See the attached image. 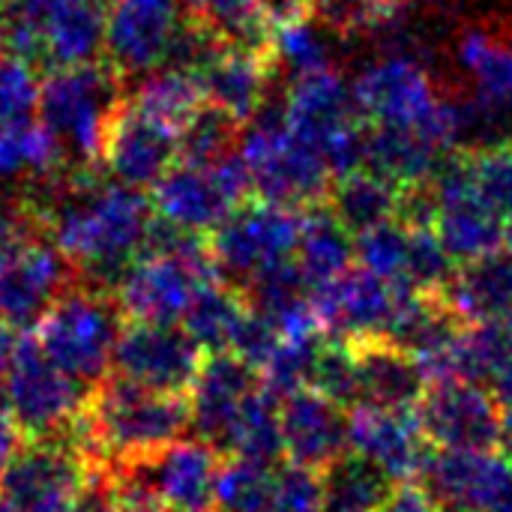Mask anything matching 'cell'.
Instances as JSON below:
<instances>
[{
    "label": "cell",
    "mask_w": 512,
    "mask_h": 512,
    "mask_svg": "<svg viewBox=\"0 0 512 512\" xmlns=\"http://www.w3.org/2000/svg\"><path fill=\"white\" fill-rule=\"evenodd\" d=\"M186 429V396L159 393L108 372L90 387L72 435L96 468H120L165 450Z\"/></svg>",
    "instance_id": "6da1fadb"
},
{
    "label": "cell",
    "mask_w": 512,
    "mask_h": 512,
    "mask_svg": "<svg viewBox=\"0 0 512 512\" xmlns=\"http://www.w3.org/2000/svg\"><path fill=\"white\" fill-rule=\"evenodd\" d=\"M129 81L111 60L51 69L39 78L36 114L60 147L66 171L102 165V147L117 105L126 99Z\"/></svg>",
    "instance_id": "7a4b0ae2"
},
{
    "label": "cell",
    "mask_w": 512,
    "mask_h": 512,
    "mask_svg": "<svg viewBox=\"0 0 512 512\" xmlns=\"http://www.w3.org/2000/svg\"><path fill=\"white\" fill-rule=\"evenodd\" d=\"M237 150L249 168L252 198L297 210L327 201L336 174L318 147L288 129L285 102L273 105L264 99L258 114L243 126Z\"/></svg>",
    "instance_id": "3957f363"
},
{
    "label": "cell",
    "mask_w": 512,
    "mask_h": 512,
    "mask_svg": "<svg viewBox=\"0 0 512 512\" xmlns=\"http://www.w3.org/2000/svg\"><path fill=\"white\" fill-rule=\"evenodd\" d=\"M123 324L126 315L117 291L75 282L39 318L33 336L63 372L93 387L111 372L114 345Z\"/></svg>",
    "instance_id": "277c9868"
},
{
    "label": "cell",
    "mask_w": 512,
    "mask_h": 512,
    "mask_svg": "<svg viewBox=\"0 0 512 512\" xmlns=\"http://www.w3.org/2000/svg\"><path fill=\"white\" fill-rule=\"evenodd\" d=\"M249 198L252 180L240 150L228 153L213 165L174 162L150 186L156 216L195 234L216 231Z\"/></svg>",
    "instance_id": "5b68a950"
},
{
    "label": "cell",
    "mask_w": 512,
    "mask_h": 512,
    "mask_svg": "<svg viewBox=\"0 0 512 512\" xmlns=\"http://www.w3.org/2000/svg\"><path fill=\"white\" fill-rule=\"evenodd\" d=\"M96 471L69 429L27 441L0 477V498L12 512H75Z\"/></svg>",
    "instance_id": "8992f818"
},
{
    "label": "cell",
    "mask_w": 512,
    "mask_h": 512,
    "mask_svg": "<svg viewBox=\"0 0 512 512\" xmlns=\"http://www.w3.org/2000/svg\"><path fill=\"white\" fill-rule=\"evenodd\" d=\"M3 396L27 441L54 438L75 426L90 384L63 372L36 342V336H18V348L3 381Z\"/></svg>",
    "instance_id": "52a82bcc"
},
{
    "label": "cell",
    "mask_w": 512,
    "mask_h": 512,
    "mask_svg": "<svg viewBox=\"0 0 512 512\" xmlns=\"http://www.w3.org/2000/svg\"><path fill=\"white\" fill-rule=\"evenodd\" d=\"M300 231L303 210L249 198L207 234V243L219 276L240 288L261 270L294 258Z\"/></svg>",
    "instance_id": "ba28073f"
},
{
    "label": "cell",
    "mask_w": 512,
    "mask_h": 512,
    "mask_svg": "<svg viewBox=\"0 0 512 512\" xmlns=\"http://www.w3.org/2000/svg\"><path fill=\"white\" fill-rule=\"evenodd\" d=\"M75 282L78 270L48 234L6 246L0 249V318L15 330H30Z\"/></svg>",
    "instance_id": "9c48e42d"
},
{
    "label": "cell",
    "mask_w": 512,
    "mask_h": 512,
    "mask_svg": "<svg viewBox=\"0 0 512 512\" xmlns=\"http://www.w3.org/2000/svg\"><path fill=\"white\" fill-rule=\"evenodd\" d=\"M414 414L435 450H495L501 441L498 396L465 378L432 381Z\"/></svg>",
    "instance_id": "30bf717a"
},
{
    "label": "cell",
    "mask_w": 512,
    "mask_h": 512,
    "mask_svg": "<svg viewBox=\"0 0 512 512\" xmlns=\"http://www.w3.org/2000/svg\"><path fill=\"white\" fill-rule=\"evenodd\" d=\"M201 363L204 351L183 327L126 321L114 345L111 372L159 393L186 396Z\"/></svg>",
    "instance_id": "8fae6325"
},
{
    "label": "cell",
    "mask_w": 512,
    "mask_h": 512,
    "mask_svg": "<svg viewBox=\"0 0 512 512\" xmlns=\"http://www.w3.org/2000/svg\"><path fill=\"white\" fill-rule=\"evenodd\" d=\"M189 0H111L105 21V60L132 81L165 63Z\"/></svg>",
    "instance_id": "7c38bea8"
},
{
    "label": "cell",
    "mask_w": 512,
    "mask_h": 512,
    "mask_svg": "<svg viewBox=\"0 0 512 512\" xmlns=\"http://www.w3.org/2000/svg\"><path fill=\"white\" fill-rule=\"evenodd\" d=\"M399 306V282L381 279L366 267H351L342 276L312 288L318 327L336 339L384 336Z\"/></svg>",
    "instance_id": "4fadbf2b"
},
{
    "label": "cell",
    "mask_w": 512,
    "mask_h": 512,
    "mask_svg": "<svg viewBox=\"0 0 512 512\" xmlns=\"http://www.w3.org/2000/svg\"><path fill=\"white\" fill-rule=\"evenodd\" d=\"M441 507L489 512L512 498V462L492 450H429L417 480Z\"/></svg>",
    "instance_id": "5bb4252c"
},
{
    "label": "cell",
    "mask_w": 512,
    "mask_h": 512,
    "mask_svg": "<svg viewBox=\"0 0 512 512\" xmlns=\"http://www.w3.org/2000/svg\"><path fill=\"white\" fill-rule=\"evenodd\" d=\"M258 387L261 372L234 351L204 354V363L186 393L192 435L225 456L237 414Z\"/></svg>",
    "instance_id": "9a60e30c"
},
{
    "label": "cell",
    "mask_w": 512,
    "mask_h": 512,
    "mask_svg": "<svg viewBox=\"0 0 512 512\" xmlns=\"http://www.w3.org/2000/svg\"><path fill=\"white\" fill-rule=\"evenodd\" d=\"M177 159H180L177 129L144 114L126 96L111 117L102 147V165L108 168V174L126 186L147 189Z\"/></svg>",
    "instance_id": "2e32d148"
},
{
    "label": "cell",
    "mask_w": 512,
    "mask_h": 512,
    "mask_svg": "<svg viewBox=\"0 0 512 512\" xmlns=\"http://www.w3.org/2000/svg\"><path fill=\"white\" fill-rule=\"evenodd\" d=\"M219 465L222 456L210 444L180 438L147 459L120 465V471L141 480L168 512H213V483Z\"/></svg>",
    "instance_id": "e0dca14e"
},
{
    "label": "cell",
    "mask_w": 512,
    "mask_h": 512,
    "mask_svg": "<svg viewBox=\"0 0 512 512\" xmlns=\"http://www.w3.org/2000/svg\"><path fill=\"white\" fill-rule=\"evenodd\" d=\"M348 444L357 456L378 465L396 483H414L432 450L414 411H387L369 405L351 408Z\"/></svg>",
    "instance_id": "ac0fdd59"
},
{
    "label": "cell",
    "mask_w": 512,
    "mask_h": 512,
    "mask_svg": "<svg viewBox=\"0 0 512 512\" xmlns=\"http://www.w3.org/2000/svg\"><path fill=\"white\" fill-rule=\"evenodd\" d=\"M348 408L330 402L318 390L306 387L279 402V423L285 441V459L324 471L333 459L351 450L348 444Z\"/></svg>",
    "instance_id": "d6986e66"
},
{
    "label": "cell",
    "mask_w": 512,
    "mask_h": 512,
    "mask_svg": "<svg viewBox=\"0 0 512 512\" xmlns=\"http://www.w3.org/2000/svg\"><path fill=\"white\" fill-rule=\"evenodd\" d=\"M357 360L360 405L387 411H414L429 381L420 363L387 336H366L348 342Z\"/></svg>",
    "instance_id": "ffe728a7"
},
{
    "label": "cell",
    "mask_w": 512,
    "mask_h": 512,
    "mask_svg": "<svg viewBox=\"0 0 512 512\" xmlns=\"http://www.w3.org/2000/svg\"><path fill=\"white\" fill-rule=\"evenodd\" d=\"M354 120H360L354 96L330 66L288 81L285 123L312 147L324 150V144Z\"/></svg>",
    "instance_id": "44dd1931"
},
{
    "label": "cell",
    "mask_w": 512,
    "mask_h": 512,
    "mask_svg": "<svg viewBox=\"0 0 512 512\" xmlns=\"http://www.w3.org/2000/svg\"><path fill=\"white\" fill-rule=\"evenodd\" d=\"M204 99L249 123L264 105L270 84L276 78V63L270 54L246 48H222L195 72Z\"/></svg>",
    "instance_id": "7402d4cb"
},
{
    "label": "cell",
    "mask_w": 512,
    "mask_h": 512,
    "mask_svg": "<svg viewBox=\"0 0 512 512\" xmlns=\"http://www.w3.org/2000/svg\"><path fill=\"white\" fill-rule=\"evenodd\" d=\"M447 303L465 324L501 321L512 315V255L498 249L468 264H456L444 288Z\"/></svg>",
    "instance_id": "603a6c76"
},
{
    "label": "cell",
    "mask_w": 512,
    "mask_h": 512,
    "mask_svg": "<svg viewBox=\"0 0 512 512\" xmlns=\"http://www.w3.org/2000/svg\"><path fill=\"white\" fill-rule=\"evenodd\" d=\"M111 0H72L42 30L45 72L84 66L105 57V21Z\"/></svg>",
    "instance_id": "cb8c5ba5"
},
{
    "label": "cell",
    "mask_w": 512,
    "mask_h": 512,
    "mask_svg": "<svg viewBox=\"0 0 512 512\" xmlns=\"http://www.w3.org/2000/svg\"><path fill=\"white\" fill-rule=\"evenodd\" d=\"M444 153L429 135L420 129H399V126H372L366 123V165L375 174L396 180L399 186L426 183Z\"/></svg>",
    "instance_id": "d4e9b609"
},
{
    "label": "cell",
    "mask_w": 512,
    "mask_h": 512,
    "mask_svg": "<svg viewBox=\"0 0 512 512\" xmlns=\"http://www.w3.org/2000/svg\"><path fill=\"white\" fill-rule=\"evenodd\" d=\"M402 195L405 186H399L396 180L375 174L369 168H357L333 180L324 204L351 234H360L372 225L399 219Z\"/></svg>",
    "instance_id": "484cf974"
},
{
    "label": "cell",
    "mask_w": 512,
    "mask_h": 512,
    "mask_svg": "<svg viewBox=\"0 0 512 512\" xmlns=\"http://www.w3.org/2000/svg\"><path fill=\"white\" fill-rule=\"evenodd\" d=\"M294 261L312 288L354 267V234L330 213L327 204L303 210V231L294 249Z\"/></svg>",
    "instance_id": "4316f807"
},
{
    "label": "cell",
    "mask_w": 512,
    "mask_h": 512,
    "mask_svg": "<svg viewBox=\"0 0 512 512\" xmlns=\"http://www.w3.org/2000/svg\"><path fill=\"white\" fill-rule=\"evenodd\" d=\"M396 486L378 465L348 450L321 471V512H378Z\"/></svg>",
    "instance_id": "83f0119b"
},
{
    "label": "cell",
    "mask_w": 512,
    "mask_h": 512,
    "mask_svg": "<svg viewBox=\"0 0 512 512\" xmlns=\"http://www.w3.org/2000/svg\"><path fill=\"white\" fill-rule=\"evenodd\" d=\"M246 309L249 306L237 285L225 279H213L195 291L180 324L204 354H219V351H231V342L246 318Z\"/></svg>",
    "instance_id": "f1b7e54d"
},
{
    "label": "cell",
    "mask_w": 512,
    "mask_h": 512,
    "mask_svg": "<svg viewBox=\"0 0 512 512\" xmlns=\"http://www.w3.org/2000/svg\"><path fill=\"white\" fill-rule=\"evenodd\" d=\"M189 12L225 48L273 57V9L264 0H189Z\"/></svg>",
    "instance_id": "f546056e"
},
{
    "label": "cell",
    "mask_w": 512,
    "mask_h": 512,
    "mask_svg": "<svg viewBox=\"0 0 512 512\" xmlns=\"http://www.w3.org/2000/svg\"><path fill=\"white\" fill-rule=\"evenodd\" d=\"M63 168L51 132L30 117L0 120V180H39Z\"/></svg>",
    "instance_id": "4dcf8cb0"
},
{
    "label": "cell",
    "mask_w": 512,
    "mask_h": 512,
    "mask_svg": "<svg viewBox=\"0 0 512 512\" xmlns=\"http://www.w3.org/2000/svg\"><path fill=\"white\" fill-rule=\"evenodd\" d=\"M459 63L471 75L477 96L501 111L512 108V42L471 27L459 39Z\"/></svg>",
    "instance_id": "1f68e13d"
},
{
    "label": "cell",
    "mask_w": 512,
    "mask_h": 512,
    "mask_svg": "<svg viewBox=\"0 0 512 512\" xmlns=\"http://www.w3.org/2000/svg\"><path fill=\"white\" fill-rule=\"evenodd\" d=\"M246 459L264 468H276L285 459L282 423H279V399H273L264 387H258L237 414L231 429L225 459Z\"/></svg>",
    "instance_id": "d6a6232c"
},
{
    "label": "cell",
    "mask_w": 512,
    "mask_h": 512,
    "mask_svg": "<svg viewBox=\"0 0 512 512\" xmlns=\"http://www.w3.org/2000/svg\"><path fill=\"white\" fill-rule=\"evenodd\" d=\"M126 96L132 99L135 108H141L144 114L174 126L177 132L207 102L195 72L174 69V66L159 69V72H147V78L141 84H135Z\"/></svg>",
    "instance_id": "836d02e7"
},
{
    "label": "cell",
    "mask_w": 512,
    "mask_h": 512,
    "mask_svg": "<svg viewBox=\"0 0 512 512\" xmlns=\"http://www.w3.org/2000/svg\"><path fill=\"white\" fill-rule=\"evenodd\" d=\"M243 126L234 114L225 108L204 102L177 132L180 138V159L177 162H192V165H213L234 153L240 147Z\"/></svg>",
    "instance_id": "e575fe53"
},
{
    "label": "cell",
    "mask_w": 512,
    "mask_h": 512,
    "mask_svg": "<svg viewBox=\"0 0 512 512\" xmlns=\"http://www.w3.org/2000/svg\"><path fill=\"white\" fill-rule=\"evenodd\" d=\"M512 348V327L507 318L465 324L456 348H453V378H465L474 384H492L495 372L501 369L507 351Z\"/></svg>",
    "instance_id": "d590c367"
},
{
    "label": "cell",
    "mask_w": 512,
    "mask_h": 512,
    "mask_svg": "<svg viewBox=\"0 0 512 512\" xmlns=\"http://www.w3.org/2000/svg\"><path fill=\"white\" fill-rule=\"evenodd\" d=\"M324 339H327L324 330H312L303 336H285L276 345V351L270 354V360L261 366V387L279 402L297 390H306L312 384V372H315Z\"/></svg>",
    "instance_id": "8d00e7d4"
},
{
    "label": "cell",
    "mask_w": 512,
    "mask_h": 512,
    "mask_svg": "<svg viewBox=\"0 0 512 512\" xmlns=\"http://www.w3.org/2000/svg\"><path fill=\"white\" fill-rule=\"evenodd\" d=\"M273 471L246 459H222L213 483V512H267Z\"/></svg>",
    "instance_id": "74e56055"
},
{
    "label": "cell",
    "mask_w": 512,
    "mask_h": 512,
    "mask_svg": "<svg viewBox=\"0 0 512 512\" xmlns=\"http://www.w3.org/2000/svg\"><path fill=\"white\" fill-rule=\"evenodd\" d=\"M315 24L339 39L360 33H378L384 21L402 6V0H300Z\"/></svg>",
    "instance_id": "f35d334b"
},
{
    "label": "cell",
    "mask_w": 512,
    "mask_h": 512,
    "mask_svg": "<svg viewBox=\"0 0 512 512\" xmlns=\"http://www.w3.org/2000/svg\"><path fill=\"white\" fill-rule=\"evenodd\" d=\"M408 237H411V228L402 219H390V222H381V225H372V228L354 234L357 264L378 273L381 279L405 282Z\"/></svg>",
    "instance_id": "ab89813d"
},
{
    "label": "cell",
    "mask_w": 512,
    "mask_h": 512,
    "mask_svg": "<svg viewBox=\"0 0 512 512\" xmlns=\"http://www.w3.org/2000/svg\"><path fill=\"white\" fill-rule=\"evenodd\" d=\"M312 390L327 396L330 402L342 408H357L360 405V378H357V360L354 351L345 339L327 336L312 372Z\"/></svg>",
    "instance_id": "60d3db41"
},
{
    "label": "cell",
    "mask_w": 512,
    "mask_h": 512,
    "mask_svg": "<svg viewBox=\"0 0 512 512\" xmlns=\"http://www.w3.org/2000/svg\"><path fill=\"white\" fill-rule=\"evenodd\" d=\"M408 264H405V282L417 291H444L447 282L456 273V261L444 249L438 231L432 225H408Z\"/></svg>",
    "instance_id": "b9f144b4"
},
{
    "label": "cell",
    "mask_w": 512,
    "mask_h": 512,
    "mask_svg": "<svg viewBox=\"0 0 512 512\" xmlns=\"http://www.w3.org/2000/svg\"><path fill=\"white\" fill-rule=\"evenodd\" d=\"M471 174L480 195L507 219L512 216V141L468 147Z\"/></svg>",
    "instance_id": "7bdbcfd3"
},
{
    "label": "cell",
    "mask_w": 512,
    "mask_h": 512,
    "mask_svg": "<svg viewBox=\"0 0 512 512\" xmlns=\"http://www.w3.org/2000/svg\"><path fill=\"white\" fill-rule=\"evenodd\" d=\"M267 512H321V471L297 462L276 465Z\"/></svg>",
    "instance_id": "ee69618b"
},
{
    "label": "cell",
    "mask_w": 512,
    "mask_h": 512,
    "mask_svg": "<svg viewBox=\"0 0 512 512\" xmlns=\"http://www.w3.org/2000/svg\"><path fill=\"white\" fill-rule=\"evenodd\" d=\"M36 96H39L36 69L0 51V120L27 117L36 108Z\"/></svg>",
    "instance_id": "f6af8a7d"
},
{
    "label": "cell",
    "mask_w": 512,
    "mask_h": 512,
    "mask_svg": "<svg viewBox=\"0 0 512 512\" xmlns=\"http://www.w3.org/2000/svg\"><path fill=\"white\" fill-rule=\"evenodd\" d=\"M441 504L420 483H399L378 512H438Z\"/></svg>",
    "instance_id": "bcb514c9"
},
{
    "label": "cell",
    "mask_w": 512,
    "mask_h": 512,
    "mask_svg": "<svg viewBox=\"0 0 512 512\" xmlns=\"http://www.w3.org/2000/svg\"><path fill=\"white\" fill-rule=\"evenodd\" d=\"M24 444H27V435H24V429L18 426L15 414L9 411L6 396L0 393V477H3V471L12 465V459L24 450Z\"/></svg>",
    "instance_id": "7dc6e473"
},
{
    "label": "cell",
    "mask_w": 512,
    "mask_h": 512,
    "mask_svg": "<svg viewBox=\"0 0 512 512\" xmlns=\"http://www.w3.org/2000/svg\"><path fill=\"white\" fill-rule=\"evenodd\" d=\"M15 348H18V333H15V327H12L9 321L0 318V384H3L6 375H9Z\"/></svg>",
    "instance_id": "c3c4849f"
},
{
    "label": "cell",
    "mask_w": 512,
    "mask_h": 512,
    "mask_svg": "<svg viewBox=\"0 0 512 512\" xmlns=\"http://www.w3.org/2000/svg\"><path fill=\"white\" fill-rule=\"evenodd\" d=\"M492 393L498 396L501 405H512V348L507 351L501 369H498L495 378H492Z\"/></svg>",
    "instance_id": "681fc988"
},
{
    "label": "cell",
    "mask_w": 512,
    "mask_h": 512,
    "mask_svg": "<svg viewBox=\"0 0 512 512\" xmlns=\"http://www.w3.org/2000/svg\"><path fill=\"white\" fill-rule=\"evenodd\" d=\"M501 453L512 462V405H504V414H501V441H498Z\"/></svg>",
    "instance_id": "f907efd6"
},
{
    "label": "cell",
    "mask_w": 512,
    "mask_h": 512,
    "mask_svg": "<svg viewBox=\"0 0 512 512\" xmlns=\"http://www.w3.org/2000/svg\"><path fill=\"white\" fill-rule=\"evenodd\" d=\"M504 249L512 255V216H507V228H504Z\"/></svg>",
    "instance_id": "816d5d0a"
},
{
    "label": "cell",
    "mask_w": 512,
    "mask_h": 512,
    "mask_svg": "<svg viewBox=\"0 0 512 512\" xmlns=\"http://www.w3.org/2000/svg\"><path fill=\"white\" fill-rule=\"evenodd\" d=\"M489 512H512V498H507L504 504H498L495 510H489Z\"/></svg>",
    "instance_id": "f5cc1de1"
},
{
    "label": "cell",
    "mask_w": 512,
    "mask_h": 512,
    "mask_svg": "<svg viewBox=\"0 0 512 512\" xmlns=\"http://www.w3.org/2000/svg\"><path fill=\"white\" fill-rule=\"evenodd\" d=\"M0 512H12V507H9V504H6L3 498H0Z\"/></svg>",
    "instance_id": "db71d44e"
},
{
    "label": "cell",
    "mask_w": 512,
    "mask_h": 512,
    "mask_svg": "<svg viewBox=\"0 0 512 512\" xmlns=\"http://www.w3.org/2000/svg\"><path fill=\"white\" fill-rule=\"evenodd\" d=\"M438 512H465V510H456V507H441Z\"/></svg>",
    "instance_id": "11a10c76"
},
{
    "label": "cell",
    "mask_w": 512,
    "mask_h": 512,
    "mask_svg": "<svg viewBox=\"0 0 512 512\" xmlns=\"http://www.w3.org/2000/svg\"><path fill=\"white\" fill-rule=\"evenodd\" d=\"M507 321H510V327H512V315H510V318H507Z\"/></svg>",
    "instance_id": "9f6ffc18"
}]
</instances>
